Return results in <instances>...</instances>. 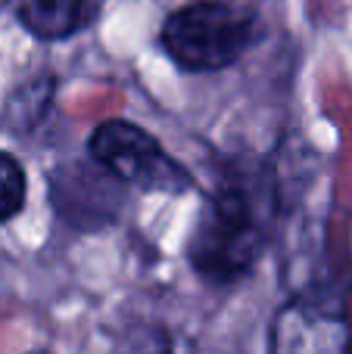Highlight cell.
<instances>
[{
	"label": "cell",
	"instance_id": "cell-1",
	"mask_svg": "<svg viewBox=\"0 0 352 354\" xmlns=\"http://www.w3.org/2000/svg\"><path fill=\"white\" fill-rule=\"evenodd\" d=\"M268 205L253 180L231 177L209 193L191 236V264L206 283L228 286L256 268L268 236Z\"/></svg>",
	"mask_w": 352,
	"mask_h": 354
},
{
	"label": "cell",
	"instance_id": "cell-8",
	"mask_svg": "<svg viewBox=\"0 0 352 354\" xmlns=\"http://www.w3.org/2000/svg\"><path fill=\"white\" fill-rule=\"evenodd\" d=\"M125 354H172V348H168V339L159 330H141L137 336L128 339Z\"/></svg>",
	"mask_w": 352,
	"mask_h": 354
},
{
	"label": "cell",
	"instance_id": "cell-6",
	"mask_svg": "<svg viewBox=\"0 0 352 354\" xmlns=\"http://www.w3.org/2000/svg\"><path fill=\"white\" fill-rule=\"evenodd\" d=\"M50 100H53V78L41 75V78L28 81L25 87H19V91L12 93L10 106H6V124L16 131H28L31 124L41 122Z\"/></svg>",
	"mask_w": 352,
	"mask_h": 354
},
{
	"label": "cell",
	"instance_id": "cell-3",
	"mask_svg": "<svg viewBox=\"0 0 352 354\" xmlns=\"http://www.w3.org/2000/svg\"><path fill=\"white\" fill-rule=\"evenodd\" d=\"M87 153L106 174H112L128 187L143 189V193L178 196L193 187L191 171L178 165L153 134H147L131 122H122V118L97 124L87 140Z\"/></svg>",
	"mask_w": 352,
	"mask_h": 354
},
{
	"label": "cell",
	"instance_id": "cell-4",
	"mask_svg": "<svg viewBox=\"0 0 352 354\" xmlns=\"http://www.w3.org/2000/svg\"><path fill=\"white\" fill-rule=\"evenodd\" d=\"M272 354H352V330L343 317L297 299L274 317Z\"/></svg>",
	"mask_w": 352,
	"mask_h": 354
},
{
	"label": "cell",
	"instance_id": "cell-7",
	"mask_svg": "<svg viewBox=\"0 0 352 354\" xmlns=\"http://www.w3.org/2000/svg\"><path fill=\"white\" fill-rule=\"evenodd\" d=\"M25 205V171L19 159L0 153V221H10Z\"/></svg>",
	"mask_w": 352,
	"mask_h": 354
},
{
	"label": "cell",
	"instance_id": "cell-2",
	"mask_svg": "<svg viewBox=\"0 0 352 354\" xmlns=\"http://www.w3.org/2000/svg\"><path fill=\"white\" fill-rule=\"evenodd\" d=\"M259 19L249 6L231 0H193L162 25V50L184 72L228 68L253 47Z\"/></svg>",
	"mask_w": 352,
	"mask_h": 354
},
{
	"label": "cell",
	"instance_id": "cell-5",
	"mask_svg": "<svg viewBox=\"0 0 352 354\" xmlns=\"http://www.w3.org/2000/svg\"><path fill=\"white\" fill-rule=\"evenodd\" d=\"M16 19L41 41L72 37L85 22V0H10Z\"/></svg>",
	"mask_w": 352,
	"mask_h": 354
}]
</instances>
